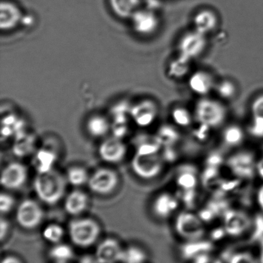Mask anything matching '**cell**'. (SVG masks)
Instances as JSON below:
<instances>
[{
    "label": "cell",
    "instance_id": "1",
    "mask_svg": "<svg viewBox=\"0 0 263 263\" xmlns=\"http://www.w3.org/2000/svg\"><path fill=\"white\" fill-rule=\"evenodd\" d=\"M66 180L59 172L52 170L43 173H38L33 182V188L39 199L54 205L58 203L66 193Z\"/></svg>",
    "mask_w": 263,
    "mask_h": 263
},
{
    "label": "cell",
    "instance_id": "2",
    "mask_svg": "<svg viewBox=\"0 0 263 263\" xmlns=\"http://www.w3.org/2000/svg\"><path fill=\"white\" fill-rule=\"evenodd\" d=\"M194 117L199 125L216 129L226 120L227 109L219 100L204 97L196 103Z\"/></svg>",
    "mask_w": 263,
    "mask_h": 263
},
{
    "label": "cell",
    "instance_id": "3",
    "mask_svg": "<svg viewBox=\"0 0 263 263\" xmlns=\"http://www.w3.org/2000/svg\"><path fill=\"white\" fill-rule=\"evenodd\" d=\"M71 242L80 248H88L94 245L100 234L98 222L90 218L73 219L68 227Z\"/></svg>",
    "mask_w": 263,
    "mask_h": 263
},
{
    "label": "cell",
    "instance_id": "4",
    "mask_svg": "<svg viewBox=\"0 0 263 263\" xmlns=\"http://www.w3.org/2000/svg\"><path fill=\"white\" fill-rule=\"evenodd\" d=\"M176 233L188 242L200 240L205 233V224L200 217L190 212L179 213L174 221Z\"/></svg>",
    "mask_w": 263,
    "mask_h": 263
},
{
    "label": "cell",
    "instance_id": "5",
    "mask_svg": "<svg viewBox=\"0 0 263 263\" xmlns=\"http://www.w3.org/2000/svg\"><path fill=\"white\" fill-rule=\"evenodd\" d=\"M133 171L138 177L151 179L157 177L164 167V159L159 153L135 154L131 162Z\"/></svg>",
    "mask_w": 263,
    "mask_h": 263
},
{
    "label": "cell",
    "instance_id": "6",
    "mask_svg": "<svg viewBox=\"0 0 263 263\" xmlns=\"http://www.w3.org/2000/svg\"><path fill=\"white\" fill-rule=\"evenodd\" d=\"M44 213L41 205L33 199H26L19 204L15 212L17 223L25 230H33L41 224Z\"/></svg>",
    "mask_w": 263,
    "mask_h": 263
},
{
    "label": "cell",
    "instance_id": "7",
    "mask_svg": "<svg viewBox=\"0 0 263 263\" xmlns=\"http://www.w3.org/2000/svg\"><path fill=\"white\" fill-rule=\"evenodd\" d=\"M119 181L118 174L114 170L100 168L90 176L87 185L93 193L106 196L111 194L117 189Z\"/></svg>",
    "mask_w": 263,
    "mask_h": 263
},
{
    "label": "cell",
    "instance_id": "8",
    "mask_svg": "<svg viewBox=\"0 0 263 263\" xmlns=\"http://www.w3.org/2000/svg\"><path fill=\"white\" fill-rule=\"evenodd\" d=\"M206 46V35L194 29L181 38L179 44V55L191 61L202 55Z\"/></svg>",
    "mask_w": 263,
    "mask_h": 263
},
{
    "label": "cell",
    "instance_id": "9",
    "mask_svg": "<svg viewBox=\"0 0 263 263\" xmlns=\"http://www.w3.org/2000/svg\"><path fill=\"white\" fill-rule=\"evenodd\" d=\"M257 163L254 156L249 152L236 153L228 160L229 168L232 173L243 179H250L257 173Z\"/></svg>",
    "mask_w": 263,
    "mask_h": 263
},
{
    "label": "cell",
    "instance_id": "10",
    "mask_svg": "<svg viewBox=\"0 0 263 263\" xmlns=\"http://www.w3.org/2000/svg\"><path fill=\"white\" fill-rule=\"evenodd\" d=\"M27 179V168L20 162H10L2 171L1 184L6 190H15L21 188Z\"/></svg>",
    "mask_w": 263,
    "mask_h": 263
},
{
    "label": "cell",
    "instance_id": "11",
    "mask_svg": "<svg viewBox=\"0 0 263 263\" xmlns=\"http://www.w3.org/2000/svg\"><path fill=\"white\" fill-rule=\"evenodd\" d=\"M157 114V104L153 100H144L131 106L130 117L137 126L148 127L155 121Z\"/></svg>",
    "mask_w": 263,
    "mask_h": 263
},
{
    "label": "cell",
    "instance_id": "12",
    "mask_svg": "<svg viewBox=\"0 0 263 263\" xmlns=\"http://www.w3.org/2000/svg\"><path fill=\"white\" fill-rule=\"evenodd\" d=\"M127 154V146L121 139L111 136L104 139L99 146V155L104 162L118 163Z\"/></svg>",
    "mask_w": 263,
    "mask_h": 263
},
{
    "label": "cell",
    "instance_id": "13",
    "mask_svg": "<svg viewBox=\"0 0 263 263\" xmlns=\"http://www.w3.org/2000/svg\"><path fill=\"white\" fill-rule=\"evenodd\" d=\"M131 20L133 29L140 35H151L159 26V17L151 9L141 8L132 15Z\"/></svg>",
    "mask_w": 263,
    "mask_h": 263
},
{
    "label": "cell",
    "instance_id": "14",
    "mask_svg": "<svg viewBox=\"0 0 263 263\" xmlns=\"http://www.w3.org/2000/svg\"><path fill=\"white\" fill-rule=\"evenodd\" d=\"M251 225L250 216L240 210L229 211L224 218L225 231L231 236H241L247 233Z\"/></svg>",
    "mask_w": 263,
    "mask_h": 263
},
{
    "label": "cell",
    "instance_id": "15",
    "mask_svg": "<svg viewBox=\"0 0 263 263\" xmlns=\"http://www.w3.org/2000/svg\"><path fill=\"white\" fill-rule=\"evenodd\" d=\"M188 87L193 93L205 97L214 90L216 83L213 76L207 71L199 70L193 72L188 79Z\"/></svg>",
    "mask_w": 263,
    "mask_h": 263
},
{
    "label": "cell",
    "instance_id": "16",
    "mask_svg": "<svg viewBox=\"0 0 263 263\" xmlns=\"http://www.w3.org/2000/svg\"><path fill=\"white\" fill-rule=\"evenodd\" d=\"M123 250L118 241L106 239L97 246L95 257L100 263L120 262Z\"/></svg>",
    "mask_w": 263,
    "mask_h": 263
},
{
    "label": "cell",
    "instance_id": "17",
    "mask_svg": "<svg viewBox=\"0 0 263 263\" xmlns=\"http://www.w3.org/2000/svg\"><path fill=\"white\" fill-rule=\"evenodd\" d=\"M23 20V12L15 3L2 1L0 4V27L2 30L15 29Z\"/></svg>",
    "mask_w": 263,
    "mask_h": 263
},
{
    "label": "cell",
    "instance_id": "18",
    "mask_svg": "<svg viewBox=\"0 0 263 263\" xmlns=\"http://www.w3.org/2000/svg\"><path fill=\"white\" fill-rule=\"evenodd\" d=\"M179 200L171 193L159 194L153 202L152 210L156 216L161 219H167L172 216L179 208Z\"/></svg>",
    "mask_w": 263,
    "mask_h": 263
},
{
    "label": "cell",
    "instance_id": "19",
    "mask_svg": "<svg viewBox=\"0 0 263 263\" xmlns=\"http://www.w3.org/2000/svg\"><path fill=\"white\" fill-rule=\"evenodd\" d=\"M89 197L81 190H76L66 196L64 209L68 214L73 216H80L87 209Z\"/></svg>",
    "mask_w": 263,
    "mask_h": 263
},
{
    "label": "cell",
    "instance_id": "20",
    "mask_svg": "<svg viewBox=\"0 0 263 263\" xmlns=\"http://www.w3.org/2000/svg\"><path fill=\"white\" fill-rule=\"evenodd\" d=\"M114 14L122 18H131L141 9L142 0H109Z\"/></svg>",
    "mask_w": 263,
    "mask_h": 263
},
{
    "label": "cell",
    "instance_id": "21",
    "mask_svg": "<svg viewBox=\"0 0 263 263\" xmlns=\"http://www.w3.org/2000/svg\"><path fill=\"white\" fill-rule=\"evenodd\" d=\"M217 24L216 13L210 10L200 11L194 18L195 30L205 35L215 30Z\"/></svg>",
    "mask_w": 263,
    "mask_h": 263
},
{
    "label": "cell",
    "instance_id": "22",
    "mask_svg": "<svg viewBox=\"0 0 263 263\" xmlns=\"http://www.w3.org/2000/svg\"><path fill=\"white\" fill-rule=\"evenodd\" d=\"M87 133L92 137L101 138L111 130V124L108 118L102 115H94L88 119L86 123Z\"/></svg>",
    "mask_w": 263,
    "mask_h": 263
},
{
    "label": "cell",
    "instance_id": "23",
    "mask_svg": "<svg viewBox=\"0 0 263 263\" xmlns=\"http://www.w3.org/2000/svg\"><path fill=\"white\" fill-rule=\"evenodd\" d=\"M136 154H155L159 153L162 144L156 136L142 135L139 136L134 142Z\"/></svg>",
    "mask_w": 263,
    "mask_h": 263
},
{
    "label": "cell",
    "instance_id": "24",
    "mask_svg": "<svg viewBox=\"0 0 263 263\" xmlns=\"http://www.w3.org/2000/svg\"><path fill=\"white\" fill-rule=\"evenodd\" d=\"M57 160L55 152L49 148H41L37 152L34 157V165L38 173H46L54 170V163Z\"/></svg>",
    "mask_w": 263,
    "mask_h": 263
},
{
    "label": "cell",
    "instance_id": "25",
    "mask_svg": "<svg viewBox=\"0 0 263 263\" xmlns=\"http://www.w3.org/2000/svg\"><path fill=\"white\" fill-rule=\"evenodd\" d=\"M222 138L227 146L237 147L243 142L245 133L240 126L232 124L222 132Z\"/></svg>",
    "mask_w": 263,
    "mask_h": 263
},
{
    "label": "cell",
    "instance_id": "26",
    "mask_svg": "<svg viewBox=\"0 0 263 263\" xmlns=\"http://www.w3.org/2000/svg\"><path fill=\"white\" fill-rule=\"evenodd\" d=\"M49 258L55 263H68L74 258L73 249L66 244L58 243L54 245L49 253Z\"/></svg>",
    "mask_w": 263,
    "mask_h": 263
},
{
    "label": "cell",
    "instance_id": "27",
    "mask_svg": "<svg viewBox=\"0 0 263 263\" xmlns=\"http://www.w3.org/2000/svg\"><path fill=\"white\" fill-rule=\"evenodd\" d=\"M66 179L71 185L74 186H80L87 183L90 176L86 168L78 165H74L68 168Z\"/></svg>",
    "mask_w": 263,
    "mask_h": 263
},
{
    "label": "cell",
    "instance_id": "28",
    "mask_svg": "<svg viewBox=\"0 0 263 263\" xmlns=\"http://www.w3.org/2000/svg\"><path fill=\"white\" fill-rule=\"evenodd\" d=\"M189 60L179 55L169 65L168 73L173 78L182 79L185 77L190 70Z\"/></svg>",
    "mask_w": 263,
    "mask_h": 263
},
{
    "label": "cell",
    "instance_id": "29",
    "mask_svg": "<svg viewBox=\"0 0 263 263\" xmlns=\"http://www.w3.org/2000/svg\"><path fill=\"white\" fill-rule=\"evenodd\" d=\"M147 256L142 249L137 247H128L124 249L120 257V263H145Z\"/></svg>",
    "mask_w": 263,
    "mask_h": 263
},
{
    "label": "cell",
    "instance_id": "30",
    "mask_svg": "<svg viewBox=\"0 0 263 263\" xmlns=\"http://www.w3.org/2000/svg\"><path fill=\"white\" fill-rule=\"evenodd\" d=\"M16 139L14 149L17 156H26L33 148L34 139L30 135L25 134L21 131L18 133Z\"/></svg>",
    "mask_w": 263,
    "mask_h": 263
},
{
    "label": "cell",
    "instance_id": "31",
    "mask_svg": "<svg viewBox=\"0 0 263 263\" xmlns=\"http://www.w3.org/2000/svg\"><path fill=\"white\" fill-rule=\"evenodd\" d=\"M65 231L61 226L57 223H51L46 226L43 231V236L45 240L50 243H60L64 237Z\"/></svg>",
    "mask_w": 263,
    "mask_h": 263
},
{
    "label": "cell",
    "instance_id": "32",
    "mask_svg": "<svg viewBox=\"0 0 263 263\" xmlns=\"http://www.w3.org/2000/svg\"><path fill=\"white\" fill-rule=\"evenodd\" d=\"M156 136L162 145L165 146H172L179 139V133L171 126L161 127Z\"/></svg>",
    "mask_w": 263,
    "mask_h": 263
},
{
    "label": "cell",
    "instance_id": "33",
    "mask_svg": "<svg viewBox=\"0 0 263 263\" xmlns=\"http://www.w3.org/2000/svg\"><path fill=\"white\" fill-rule=\"evenodd\" d=\"M215 90L218 96L222 100H231L237 93V88L233 81L230 80H224L216 83Z\"/></svg>",
    "mask_w": 263,
    "mask_h": 263
},
{
    "label": "cell",
    "instance_id": "34",
    "mask_svg": "<svg viewBox=\"0 0 263 263\" xmlns=\"http://www.w3.org/2000/svg\"><path fill=\"white\" fill-rule=\"evenodd\" d=\"M173 121L180 127H188L193 121V116L186 108L179 106L176 107L171 112Z\"/></svg>",
    "mask_w": 263,
    "mask_h": 263
},
{
    "label": "cell",
    "instance_id": "35",
    "mask_svg": "<svg viewBox=\"0 0 263 263\" xmlns=\"http://www.w3.org/2000/svg\"><path fill=\"white\" fill-rule=\"evenodd\" d=\"M178 185L185 190H191L196 186L198 182L196 173L189 170H182L178 173L176 178Z\"/></svg>",
    "mask_w": 263,
    "mask_h": 263
},
{
    "label": "cell",
    "instance_id": "36",
    "mask_svg": "<svg viewBox=\"0 0 263 263\" xmlns=\"http://www.w3.org/2000/svg\"><path fill=\"white\" fill-rule=\"evenodd\" d=\"M15 201L13 196L9 193H2L0 196V212L2 214H7L15 206Z\"/></svg>",
    "mask_w": 263,
    "mask_h": 263
},
{
    "label": "cell",
    "instance_id": "37",
    "mask_svg": "<svg viewBox=\"0 0 263 263\" xmlns=\"http://www.w3.org/2000/svg\"><path fill=\"white\" fill-rule=\"evenodd\" d=\"M250 133L258 139H263V118L253 117L250 125Z\"/></svg>",
    "mask_w": 263,
    "mask_h": 263
},
{
    "label": "cell",
    "instance_id": "38",
    "mask_svg": "<svg viewBox=\"0 0 263 263\" xmlns=\"http://www.w3.org/2000/svg\"><path fill=\"white\" fill-rule=\"evenodd\" d=\"M251 114L253 117L263 118V93L259 94L253 100L251 104Z\"/></svg>",
    "mask_w": 263,
    "mask_h": 263
},
{
    "label": "cell",
    "instance_id": "39",
    "mask_svg": "<svg viewBox=\"0 0 263 263\" xmlns=\"http://www.w3.org/2000/svg\"><path fill=\"white\" fill-rule=\"evenodd\" d=\"M230 263H257L254 256L247 252L236 253L230 259Z\"/></svg>",
    "mask_w": 263,
    "mask_h": 263
},
{
    "label": "cell",
    "instance_id": "40",
    "mask_svg": "<svg viewBox=\"0 0 263 263\" xmlns=\"http://www.w3.org/2000/svg\"><path fill=\"white\" fill-rule=\"evenodd\" d=\"M9 231V222L4 217H2L0 221V237L2 241L4 240L5 238L7 236Z\"/></svg>",
    "mask_w": 263,
    "mask_h": 263
},
{
    "label": "cell",
    "instance_id": "41",
    "mask_svg": "<svg viewBox=\"0 0 263 263\" xmlns=\"http://www.w3.org/2000/svg\"><path fill=\"white\" fill-rule=\"evenodd\" d=\"M256 201H257L258 205L263 211V184L259 187L256 193Z\"/></svg>",
    "mask_w": 263,
    "mask_h": 263
},
{
    "label": "cell",
    "instance_id": "42",
    "mask_svg": "<svg viewBox=\"0 0 263 263\" xmlns=\"http://www.w3.org/2000/svg\"><path fill=\"white\" fill-rule=\"evenodd\" d=\"M1 263H23L20 259L13 256H8L2 260Z\"/></svg>",
    "mask_w": 263,
    "mask_h": 263
},
{
    "label": "cell",
    "instance_id": "43",
    "mask_svg": "<svg viewBox=\"0 0 263 263\" xmlns=\"http://www.w3.org/2000/svg\"><path fill=\"white\" fill-rule=\"evenodd\" d=\"M80 263H100L98 262L95 256L92 257V256H84L82 258Z\"/></svg>",
    "mask_w": 263,
    "mask_h": 263
},
{
    "label": "cell",
    "instance_id": "44",
    "mask_svg": "<svg viewBox=\"0 0 263 263\" xmlns=\"http://www.w3.org/2000/svg\"><path fill=\"white\" fill-rule=\"evenodd\" d=\"M195 263H221L219 260H216L211 258L203 257L202 259H199V260H196Z\"/></svg>",
    "mask_w": 263,
    "mask_h": 263
},
{
    "label": "cell",
    "instance_id": "45",
    "mask_svg": "<svg viewBox=\"0 0 263 263\" xmlns=\"http://www.w3.org/2000/svg\"><path fill=\"white\" fill-rule=\"evenodd\" d=\"M259 263H263V250H262V253H261L260 260H259Z\"/></svg>",
    "mask_w": 263,
    "mask_h": 263
},
{
    "label": "cell",
    "instance_id": "46",
    "mask_svg": "<svg viewBox=\"0 0 263 263\" xmlns=\"http://www.w3.org/2000/svg\"><path fill=\"white\" fill-rule=\"evenodd\" d=\"M261 161H262V162H263V154H262V159H261Z\"/></svg>",
    "mask_w": 263,
    "mask_h": 263
}]
</instances>
